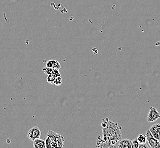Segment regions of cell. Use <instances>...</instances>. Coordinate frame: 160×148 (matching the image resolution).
Returning <instances> with one entry per match:
<instances>
[{
    "label": "cell",
    "mask_w": 160,
    "mask_h": 148,
    "mask_svg": "<svg viewBox=\"0 0 160 148\" xmlns=\"http://www.w3.org/2000/svg\"><path fill=\"white\" fill-rule=\"evenodd\" d=\"M103 140L97 139V147L100 148H118L119 142L122 140V127L117 123L108 120H103L101 124Z\"/></svg>",
    "instance_id": "obj_1"
},
{
    "label": "cell",
    "mask_w": 160,
    "mask_h": 148,
    "mask_svg": "<svg viewBox=\"0 0 160 148\" xmlns=\"http://www.w3.org/2000/svg\"><path fill=\"white\" fill-rule=\"evenodd\" d=\"M146 136L147 141L148 142V144L149 145L150 148H160V141L153 137L152 134H151L149 129L146 131Z\"/></svg>",
    "instance_id": "obj_2"
},
{
    "label": "cell",
    "mask_w": 160,
    "mask_h": 148,
    "mask_svg": "<svg viewBox=\"0 0 160 148\" xmlns=\"http://www.w3.org/2000/svg\"><path fill=\"white\" fill-rule=\"evenodd\" d=\"M160 118V114L156 108L150 107L149 108V112L147 117V121L149 123L154 122L158 119Z\"/></svg>",
    "instance_id": "obj_3"
},
{
    "label": "cell",
    "mask_w": 160,
    "mask_h": 148,
    "mask_svg": "<svg viewBox=\"0 0 160 148\" xmlns=\"http://www.w3.org/2000/svg\"><path fill=\"white\" fill-rule=\"evenodd\" d=\"M41 132L38 127H34L31 128L28 133V137L31 141H34L37 138H40Z\"/></svg>",
    "instance_id": "obj_4"
},
{
    "label": "cell",
    "mask_w": 160,
    "mask_h": 148,
    "mask_svg": "<svg viewBox=\"0 0 160 148\" xmlns=\"http://www.w3.org/2000/svg\"><path fill=\"white\" fill-rule=\"evenodd\" d=\"M149 131L153 137L160 141V124H156L149 128Z\"/></svg>",
    "instance_id": "obj_5"
},
{
    "label": "cell",
    "mask_w": 160,
    "mask_h": 148,
    "mask_svg": "<svg viewBox=\"0 0 160 148\" xmlns=\"http://www.w3.org/2000/svg\"><path fill=\"white\" fill-rule=\"evenodd\" d=\"M132 141L129 139H122L119 142L118 148H132Z\"/></svg>",
    "instance_id": "obj_6"
},
{
    "label": "cell",
    "mask_w": 160,
    "mask_h": 148,
    "mask_svg": "<svg viewBox=\"0 0 160 148\" xmlns=\"http://www.w3.org/2000/svg\"><path fill=\"white\" fill-rule=\"evenodd\" d=\"M46 67H51L59 70V69L61 68V66L58 60H50L47 62Z\"/></svg>",
    "instance_id": "obj_7"
},
{
    "label": "cell",
    "mask_w": 160,
    "mask_h": 148,
    "mask_svg": "<svg viewBox=\"0 0 160 148\" xmlns=\"http://www.w3.org/2000/svg\"><path fill=\"white\" fill-rule=\"evenodd\" d=\"M33 142V146L35 148H45V141L41 139L40 138L35 139Z\"/></svg>",
    "instance_id": "obj_8"
},
{
    "label": "cell",
    "mask_w": 160,
    "mask_h": 148,
    "mask_svg": "<svg viewBox=\"0 0 160 148\" xmlns=\"http://www.w3.org/2000/svg\"><path fill=\"white\" fill-rule=\"evenodd\" d=\"M46 148H56L54 144L53 143L51 138L47 136V137L45 138Z\"/></svg>",
    "instance_id": "obj_9"
},
{
    "label": "cell",
    "mask_w": 160,
    "mask_h": 148,
    "mask_svg": "<svg viewBox=\"0 0 160 148\" xmlns=\"http://www.w3.org/2000/svg\"><path fill=\"white\" fill-rule=\"evenodd\" d=\"M137 139L139 142L140 144L146 143V140H147L146 136H145L144 134H140L139 136L137 137Z\"/></svg>",
    "instance_id": "obj_10"
},
{
    "label": "cell",
    "mask_w": 160,
    "mask_h": 148,
    "mask_svg": "<svg viewBox=\"0 0 160 148\" xmlns=\"http://www.w3.org/2000/svg\"><path fill=\"white\" fill-rule=\"evenodd\" d=\"M54 69L53 68H51V67H46L43 68V71L47 74V75H51L54 73Z\"/></svg>",
    "instance_id": "obj_11"
},
{
    "label": "cell",
    "mask_w": 160,
    "mask_h": 148,
    "mask_svg": "<svg viewBox=\"0 0 160 148\" xmlns=\"http://www.w3.org/2000/svg\"><path fill=\"white\" fill-rule=\"evenodd\" d=\"M56 77L54 75H49L47 78V81L49 83H51V84H54V81L56 79Z\"/></svg>",
    "instance_id": "obj_12"
},
{
    "label": "cell",
    "mask_w": 160,
    "mask_h": 148,
    "mask_svg": "<svg viewBox=\"0 0 160 148\" xmlns=\"http://www.w3.org/2000/svg\"><path fill=\"white\" fill-rule=\"evenodd\" d=\"M140 142L137 140V138L134 139V140L132 141V148H139V146Z\"/></svg>",
    "instance_id": "obj_13"
},
{
    "label": "cell",
    "mask_w": 160,
    "mask_h": 148,
    "mask_svg": "<svg viewBox=\"0 0 160 148\" xmlns=\"http://www.w3.org/2000/svg\"><path fill=\"white\" fill-rule=\"evenodd\" d=\"M54 84L56 85H60L62 84V78L60 76L56 77L54 81Z\"/></svg>",
    "instance_id": "obj_14"
},
{
    "label": "cell",
    "mask_w": 160,
    "mask_h": 148,
    "mask_svg": "<svg viewBox=\"0 0 160 148\" xmlns=\"http://www.w3.org/2000/svg\"><path fill=\"white\" fill-rule=\"evenodd\" d=\"M52 75H54L56 78L60 76V73L59 72V70H57V69H54V71Z\"/></svg>",
    "instance_id": "obj_15"
},
{
    "label": "cell",
    "mask_w": 160,
    "mask_h": 148,
    "mask_svg": "<svg viewBox=\"0 0 160 148\" xmlns=\"http://www.w3.org/2000/svg\"><path fill=\"white\" fill-rule=\"evenodd\" d=\"M149 146H148L146 143H143V144H140L139 148H149Z\"/></svg>",
    "instance_id": "obj_16"
}]
</instances>
